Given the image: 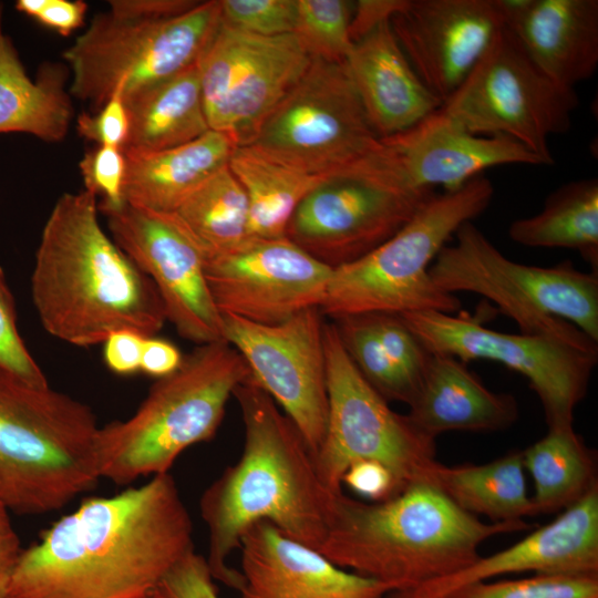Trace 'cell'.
Returning a JSON list of instances; mask_svg holds the SVG:
<instances>
[{"mask_svg":"<svg viewBox=\"0 0 598 598\" xmlns=\"http://www.w3.org/2000/svg\"><path fill=\"white\" fill-rule=\"evenodd\" d=\"M193 533L168 473L86 498L22 549L6 598H148Z\"/></svg>","mask_w":598,"mask_h":598,"instance_id":"obj_1","label":"cell"},{"mask_svg":"<svg viewBox=\"0 0 598 598\" xmlns=\"http://www.w3.org/2000/svg\"><path fill=\"white\" fill-rule=\"evenodd\" d=\"M234 396L244 423L243 452L204 491L199 509L208 532L206 559L213 578L240 591L243 576L227 559L249 527L268 522L318 549L341 492L324 485L295 424L250 375Z\"/></svg>","mask_w":598,"mask_h":598,"instance_id":"obj_2","label":"cell"},{"mask_svg":"<svg viewBox=\"0 0 598 598\" xmlns=\"http://www.w3.org/2000/svg\"><path fill=\"white\" fill-rule=\"evenodd\" d=\"M44 330L75 347L116 331L154 337L167 321L151 279L102 228L97 198L62 194L43 226L30 278Z\"/></svg>","mask_w":598,"mask_h":598,"instance_id":"obj_3","label":"cell"},{"mask_svg":"<svg viewBox=\"0 0 598 598\" xmlns=\"http://www.w3.org/2000/svg\"><path fill=\"white\" fill-rule=\"evenodd\" d=\"M532 527L484 523L435 485L414 483L381 502L341 492L317 550L340 568L406 592L470 566L491 537Z\"/></svg>","mask_w":598,"mask_h":598,"instance_id":"obj_4","label":"cell"},{"mask_svg":"<svg viewBox=\"0 0 598 598\" xmlns=\"http://www.w3.org/2000/svg\"><path fill=\"white\" fill-rule=\"evenodd\" d=\"M92 409L0 371V501L9 511H56L101 477Z\"/></svg>","mask_w":598,"mask_h":598,"instance_id":"obj_5","label":"cell"},{"mask_svg":"<svg viewBox=\"0 0 598 598\" xmlns=\"http://www.w3.org/2000/svg\"><path fill=\"white\" fill-rule=\"evenodd\" d=\"M249 375L228 342L198 346L174 373L157 379L134 414L100 427L101 477L125 485L168 473L186 448L215 435L229 399Z\"/></svg>","mask_w":598,"mask_h":598,"instance_id":"obj_6","label":"cell"},{"mask_svg":"<svg viewBox=\"0 0 598 598\" xmlns=\"http://www.w3.org/2000/svg\"><path fill=\"white\" fill-rule=\"evenodd\" d=\"M494 196L487 177L432 194L389 239L365 256L334 268L319 307L332 320L361 313H455L462 303L440 289L430 267L456 230L485 212Z\"/></svg>","mask_w":598,"mask_h":598,"instance_id":"obj_7","label":"cell"},{"mask_svg":"<svg viewBox=\"0 0 598 598\" xmlns=\"http://www.w3.org/2000/svg\"><path fill=\"white\" fill-rule=\"evenodd\" d=\"M430 267L434 283L448 293L474 292L494 302L520 333L598 344V272L570 261L528 266L505 257L472 223L463 224Z\"/></svg>","mask_w":598,"mask_h":598,"instance_id":"obj_8","label":"cell"},{"mask_svg":"<svg viewBox=\"0 0 598 598\" xmlns=\"http://www.w3.org/2000/svg\"><path fill=\"white\" fill-rule=\"evenodd\" d=\"M219 23L216 0L159 20L100 12L63 51L70 94L95 112L115 93L124 96L166 80L197 63Z\"/></svg>","mask_w":598,"mask_h":598,"instance_id":"obj_9","label":"cell"},{"mask_svg":"<svg viewBox=\"0 0 598 598\" xmlns=\"http://www.w3.org/2000/svg\"><path fill=\"white\" fill-rule=\"evenodd\" d=\"M432 194L406 179L382 143L316 186L297 207L286 237L334 269L393 236Z\"/></svg>","mask_w":598,"mask_h":598,"instance_id":"obj_10","label":"cell"},{"mask_svg":"<svg viewBox=\"0 0 598 598\" xmlns=\"http://www.w3.org/2000/svg\"><path fill=\"white\" fill-rule=\"evenodd\" d=\"M323 337L328 419L315 462L324 485L333 493L342 492L348 467L364 460L385 466L401 491L414 483L434 485L441 464L435 439L415 427L406 414L393 411L365 381L343 349L333 322H324Z\"/></svg>","mask_w":598,"mask_h":598,"instance_id":"obj_11","label":"cell"},{"mask_svg":"<svg viewBox=\"0 0 598 598\" xmlns=\"http://www.w3.org/2000/svg\"><path fill=\"white\" fill-rule=\"evenodd\" d=\"M579 100L526 54L505 25L441 110L465 130L512 138L551 165L548 140L566 133Z\"/></svg>","mask_w":598,"mask_h":598,"instance_id":"obj_12","label":"cell"},{"mask_svg":"<svg viewBox=\"0 0 598 598\" xmlns=\"http://www.w3.org/2000/svg\"><path fill=\"white\" fill-rule=\"evenodd\" d=\"M303 172L329 176L382 147L344 63L311 60L250 144Z\"/></svg>","mask_w":598,"mask_h":598,"instance_id":"obj_13","label":"cell"},{"mask_svg":"<svg viewBox=\"0 0 598 598\" xmlns=\"http://www.w3.org/2000/svg\"><path fill=\"white\" fill-rule=\"evenodd\" d=\"M400 317L431 353L448 354L465 363L495 361L525 377L540 400L548 426L573 423L598 361V344L501 332L470 317L440 311Z\"/></svg>","mask_w":598,"mask_h":598,"instance_id":"obj_14","label":"cell"},{"mask_svg":"<svg viewBox=\"0 0 598 598\" xmlns=\"http://www.w3.org/2000/svg\"><path fill=\"white\" fill-rule=\"evenodd\" d=\"M310 62L293 33L266 38L219 23L197 61L209 128L252 144Z\"/></svg>","mask_w":598,"mask_h":598,"instance_id":"obj_15","label":"cell"},{"mask_svg":"<svg viewBox=\"0 0 598 598\" xmlns=\"http://www.w3.org/2000/svg\"><path fill=\"white\" fill-rule=\"evenodd\" d=\"M103 213L112 239L151 279L178 334L198 346L225 341L206 279L207 252L177 215L127 203Z\"/></svg>","mask_w":598,"mask_h":598,"instance_id":"obj_16","label":"cell"},{"mask_svg":"<svg viewBox=\"0 0 598 598\" xmlns=\"http://www.w3.org/2000/svg\"><path fill=\"white\" fill-rule=\"evenodd\" d=\"M324 322L319 308L278 324L223 315L224 339L246 362L250 378L295 424L313 457L328 419Z\"/></svg>","mask_w":598,"mask_h":598,"instance_id":"obj_17","label":"cell"},{"mask_svg":"<svg viewBox=\"0 0 598 598\" xmlns=\"http://www.w3.org/2000/svg\"><path fill=\"white\" fill-rule=\"evenodd\" d=\"M332 269L287 237H248L231 250L206 259V279L223 315L278 324L319 308Z\"/></svg>","mask_w":598,"mask_h":598,"instance_id":"obj_18","label":"cell"},{"mask_svg":"<svg viewBox=\"0 0 598 598\" xmlns=\"http://www.w3.org/2000/svg\"><path fill=\"white\" fill-rule=\"evenodd\" d=\"M390 27L417 76L444 103L504 24L493 0H405Z\"/></svg>","mask_w":598,"mask_h":598,"instance_id":"obj_19","label":"cell"},{"mask_svg":"<svg viewBox=\"0 0 598 598\" xmlns=\"http://www.w3.org/2000/svg\"><path fill=\"white\" fill-rule=\"evenodd\" d=\"M598 575V485L514 545L394 598H444L508 574Z\"/></svg>","mask_w":598,"mask_h":598,"instance_id":"obj_20","label":"cell"},{"mask_svg":"<svg viewBox=\"0 0 598 598\" xmlns=\"http://www.w3.org/2000/svg\"><path fill=\"white\" fill-rule=\"evenodd\" d=\"M381 141L406 179L420 189L441 186L453 192L499 165H551L512 138L468 132L441 109Z\"/></svg>","mask_w":598,"mask_h":598,"instance_id":"obj_21","label":"cell"},{"mask_svg":"<svg viewBox=\"0 0 598 598\" xmlns=\"http://www.w3.org/2000/svg\"><path fill=\"white\" fill-rule=\"evenodd\" d=\"M238 548L240 598H383L392 592L381 581L338 567L268 522L249 527Z\"/></svg>","mask_w":598,"mask_h":598,"instance_id":"obj_22","label":"cell"},{"mask_svg":"<svg viewBox=\"0 0 598 598\" xmlns=\"http://www.w3.org/2000/svg\"><path fill=\"white\" fill-rule=\"evenodd\" d=\"M344 65L380 138L411 128L443 105L410 64L390 21L355 42Z\"/></svg>","mask_w":598,"mask_h":598,"instance_id":"obj_23","label":"cell"},{"mask_svg":"<svg viewBox=\"0 0 598 598\" xmlns=\"http://www.w3.org/2000/svg\"><path fill=\"white\" fill-rule=\"evenodd\" d=\"M409 408V420L433 439L450 431H499L518 417L512 394L491 391L467 363L444 353H432L422 385Z\"/></svg>","mask_w":598,"mask_h":598,"instance_id":"obj_24","label":"cell"},{"mask_svg":"<svg viewBox=\"0 0 598 598\" xmlns=\"http://www.w3.org/2000/svg\"><path fill=\"white\" fill-rule=\"evenodd\" d=\"M508 28L556 84L574 89L598 66V1L533 0Z\"/></svg>","mask_w":598,"mask_h":598,"instance_id":"obj_25","label":"cell"},{"mask_svg":"<svg viewBox=\"0 0 598 598\" xmlns=\"http://www.w3.org/2000/svg\"><path fill=\"white\" fill-rule=\"evenodd\" d=\"M348 357L388 402L416 396L432 353L398 315L361 313L332 320Z\"/></svg>","mask_w":598,"mask_h":598,"instance_id":"obj_26","label":"cell"},{"mask_svg":"<svg viewBox=\"0 0 598 598\" xmlns=\"http://www.w3.org/2000/svg\"><path fill=\"white\" fill-rule=\"evenodd\" d=\"M236 144L209 130L186 144L153 153L124 154V202L174 213L210 176L228 165Z\"/></svg>","mask_w":598,"mask_h":598,"instance_id":"obj_27","label":"cell"},{"mask_svg":"<svg viewBox=\"0 0 598 598\" xmlns=\"http://www.w3.org/2000/svg\"><path fill=\"white\" fill-rule=\"evenodd\" d=\"M70 71L47 61L32 80L11 38L3 32L0 7V133H24L48 143L63 141L73 120L66 86Z\"/></svg>","mask_w":598,"mask_h":598,"instance_id":"obj_28","label":"cell"},{"mask_svg":"<svg viewBox=\"0 0 598 598\" xmlns=\"http://www.w3.org/2000/svg\"><path fill=\"white\" fill-rule=\"evenodd\" d=\"M123 97L128 117L124 154L153 153L192 142L210 128L197 63Z\"/></svg>","mask_w":598,"mask_h":598,"instance_id":"obj_29","label":"cell"},{"mask_svg":"<svg viewBox=\"0 0 598 598\" xmlns=\"http://www.w3.org/2000/svg\"><path fill=\"white\" fill-rule=\"evenodd\" d=\"M228 167L248 200L250 237H286L287 226L302 199L328 176L281 163L252 145L236 146Z\"/></svg>","mask_w":598,"mask_h":598,"instance_id":"obj_30","label":"cell"},{"mask_svg":"<svg viewBox=\"0 0 598 598\" xmlns=\"http://www.w3.org/2000/svg\"><path fill=\"white\" fill-rule=\"evenodd\" d=\"M508 235L526 247L577 250L598 272V179L561 185L548 195L542 212L514 220Z\"/></svg>","mask_w":598,"mask_h":598,"instance_id":"obj_31","label":"cell"},{"mask_svg":"<svg viewBox=\"0 0 598 598\" xmlns=\"http://www.w3.org/2000/svg\"><path fill=\"white\" fill-rule=\"evenodd\" d=\"M434 485L465 512L493 523L537 515L527 493L522 451L480 465L440 464Z\"/></svg>","mask_w":598,"mask_h":598,"instance_id":"obj_32","label":"cell"},{"mask_svg":"<svg viewBox=\"0 0 598 598\" xmlns=\"http://www.w3.org/2000/svg\"><path fill=\"white\" fill-rule=\"evenodd\" d=\"M522 458L534 482L537 514L565 509L598 485L594 451L573 423L548 426L545 436L522 451Z\"/></svg>","mask_w":598,"mask_h":598,"instance_id":"obj_33","label":"cell"},{"mask_svg":"<svg viewBox=\"0 0 598 598\" xmlns=\"http://www.w3.org/2000/svg\"><path fill=\"white\" fill-rule=\"evenodd\" d=\"M174 213L207 257L231 250L250 237L247 196L228 165L203 183Z\"/></svg>","mask_w":598,"mask_h":598,"instance_id":"obj_34","label":"cell"},{"mask_svg":"<svg viewBox=\"0 0 598 598\" xmlns=\"http://www.w3.org/2000/svg\"><path fill=\"white\" fill-rule=\"evenodd\" d=\"M352 11L353 2L347 0H298L293 34L311 60L346 62L353 47Z\"/></svg>","mask_w":598,"mask_h":598,"instance_id":"obj_35","label":"cell"},{"mask_svg":"<svg viewBox=\"0 0 598 598\" xmlns=\"http://www.w3.org/2000/svg\"><path fill=\"white\" fill-rule=\"evenodd\" d=\"M444 598H598V575L534 574L522 579L482 581Z\"/></svg>","mask_w":598,"mask_h":598,"instance_id":"obj_36","label":"cell"},{"mask_svg":"<svg viewBox=\"0 0 598 598\" xmlns=\"http://www.w3.org/2000/svg\"><path fill=\"white\" fill-rule=\"evenodd\" d=\"M220 23L252 35L293 33L298 0H220Z\"/></svg>","mask_w":598,"mask_h":598,"instance_id":"obj_37","label":"cell"},{"mask_svg":"<svg viewBox=\"0 0 598 598\" xmlns=\"http://www.w3.org/2000/svg\"><path fill=\"white\" fill-rule=\"evenodd\" d=\"M0 371L35 386L49 382L25 347L18 327L14 299L0 267Z\"/></svg>","mask_w":598,"mask_h":598,"instance_id":"obj_38","label":"cell"},{"mask_svg":"<svg viewBox=\"0 0 598 598\" xmlns=\"http://www.w3.org/2000/svg\"><path fill=\"white\" fill-rule=\"evenodd\" d=\"M79 169L84 189L101 198L99 209H114L125 203V155L121 150L95 145L84 153Z\"/></svg>","mask_w":598,"mask_h":598,"instance_id":"obj_39","label":"cell"},{"mask_svg":"<svg viewBox=\"0 0 598 598\" xmlns=\"http://www.w3.org/2000/svg\"><path fill=\"white\" fill-rule=\"evenodd\" d=\"M207 559L195 549L182 557L163 577L153 598H218Z\"/></svg>","mask_w":598,"mask_h":598,"instance_id":"obj_40","label":"cell"},{"mask_svg":"<svg viewBox=\"0 0 598 598\" xmlns=\"http://www.w3.org/2000/svg\"><path fill=\"white\" fill-rule=\"evenodd\" d=\"M78 134L97 146L122 151L128 133V117L121 93H115L95 112L76 117Z\"/></svg>","mask_w":598,"mask_h":598,"instance_id":"obj_41","label":"cell"},{"mask_svg":"<svg viewBox=\"0 0 598 598\" xmlns=\"http://www.w3.org/2000/svg\"><path fill=\"white\" fill-rule=\"evenodd\" d=\"M16 9L62 37H69L85 21L87 3L82 0H18Z\"/></svg>","mask_w":598,"mask_h":598,"instance_id":"obj_42","label":"cell"},{"mask_svg":"<svg viewBox=\"0 0 598 598\" xmlns=\"http://www.w3.org/2000/svg\"><path fill=\"white\" fill-rule=\"evenodd\" d=\"M342 484L369 502H381L401 492L391 472L374 461H358L346 471Z\"/></svg>","mask_w":598,"mask_h":598,"instance_id":"obj_43","label":"cell"},{"mask_svg":"<svg viewBox=\"0 0 598 598\" xmlns=\"http://www.w3.org/2000/svg\"><path fill=\"white\" fill-rule=\"evenodd\" d=\"M145 338L131 330H121L110 334L103 342V357L107 368L122 375L140 371Z\"/></svg>","mask_w":598,"mask_h":598,"instance_id":"obj_44","label":"cell"},{"mask_svg":"<svg viewBox=\"0 0 598 598\" xmlns=\"http://www.w3.org/2000/svg\"><path fill=\"white\" fill-rule=\"evenodd\" d=\"M198 2L192 0H111L109 11L123 18L159 20L183 14Z\"/></svg>","mask_w":598,"mask_h":598,"instance_id":"obj_45","label":"cell"},{"mask_svg":"<svg viewBox=\"0 0 598 598\" xmlns=\"http://www.w3.org/2000/svg\"><path fill=\"white\" fill-rule=\"evenodd\" d=\"M405 0H359L353 2L350 37L353 44L381 24L389 22Z\"/></svg>","mask_w":598,"mask_h":598,"instance_id":"obj_46","label":"cell"},{"mask_svg":"<svg viewBox=\"0 0 598 598\" xmlns=\"http://www.w3.org/2000/svg\"><path fill=\"white\" fill-rule=\"evenodd\" d=\"M184 357L172 342L154 337H146L143 344L140 371L161 379L174 373Z\"/></svg>","mask_w":598,"mask_h":598,"instance_id":"obj_47","label":"cell"},{"mask_svg":"<svg viewBox=\"0 0 598 598\" xmlns=\"http://www.w3.org/2000/svg\"><path fill=\"white\" fill-rule=\"evenodd\" d=\"M22 548L8 507L0 501V598H6Z\"/></svg>","mask_w":598,"mask_h":598,"instance_id":"obj_48","label":"cell"},{"mask_svg":"<svg viewBox=\"0 0 598 598\" xmlns=\"http://www.w3.org/2000/svg\"><path fill=\"white\" fill-rule=\"evenodd\" d=\"M148 598H153L152 596H150Z\"/></svg>","mask_w":598,"mask_h":598,"instance_id":"obj_49","label":"cell"}]
</instances>
